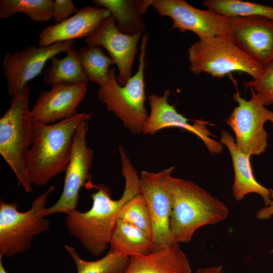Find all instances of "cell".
Listing matches in <instances>:
<instances>
[{
	"instance_id": "1",
	"label": "cell",
	"mask_w": 273,
	"mask_h": 273,
	"mask_svg": "<svg viewBox=\"0 0 273 273\" xmlns=\"http://www.w3.org/2000/svg\"><path fill=\"white\" fill-rule=\"evenodd\" d=\"M121 172L125 179L122 195L113 200L109 188L104 184L94 185L92 180L84 187L96 189L92 207L81 212L75 209L66 219L69 234L75 237L92 255H102L110 246V240L121 207L140 192V177L124 151L120 152Z\"/></svg>"
},
{
	"instance_id": "2",
	"label": "cell",
	"mask_w": 273,
	"mask_h": 273,
	"mask_svg": "<svg viewBox=\"0 0 273 273\" xmlns=\"http://www.w3.org/2000/svg\"><path fill=\"white\" fill-rule=\"evenodd\" d=\"M92 113H77L56 123L32 121L31 146L25 159L30 184L44 186L65 172L69 162L73 137L79 124L90 120Z\"/></svg>"
},
{
	"instance_id": "3",
	"label": "cell",
	"mask_w": 273,
	"mask_h": 273,
	"mask_svg": "<svg viewBox=\"0 0 273 273\" xmlns=\"http://www.w3.org/2000/svg\"><path fill=\"white\" fill-rule=\"evenodd\" d=\"M170 232L173 244L189 243L199 228L218 223L229 214L227 206L194 183L171 176Z\"/></svg>"
},
{
	"instance_id": "4",
	"label": "cell",
	"mask_w": 273,
	"mask_h": 273,
	"mask_svg": "<svg viewBox=\"0 0 273 273\" xmlns=\"http://www.w3.org/2000/svg\"><path fill=\"white\" fill-rule=\"evenodd\" d=\"M148 34L142 37L139 65L136 72L126 84L120 85L117 81L115 69H110L107 80L99 85V99L105 104L133 134L143 132L149 115L145 106L146 100L145 83L146 50Z\"/></svg>"
},
{
	"instance_id": "5",
	"label": "cell",
	"mask_w": 273,
	"mask_h": 273,
	"mask_svg": "<svg viewBox=\"0 0 273 273\" xmlns=\"http://www.w3.org/2000/svg\"><path fill=\"white\" fill-rule=\"evenodd\" d=\"M29 96L27 85L12 97L9 108L0 119V154L27 193L32 191L25 165L26 156L31 146Z\"/></svg>"
},
{
	"instance_id": "6",
	"label": "cell",
	"mask_w": 273,
	"mask_h": 273,
	"mask_svg": "<svg viewBox=\"0 0 273 273\" xmlns=\"http://www.w3.org/2000/svg\"><path fill=\"white\" fill-rule=\"evenodd\" d=\"M188 53L189 69L195 74L205 72L221 78L241 72L255 79L264 68L226 35L199 38L188 49Z\"/></svg>"
},
{
	"instance_id": "7",
	"label": "cell",
	"mask_w": 273,
	"mask_h": 273,
	"mask_svg": "<svg viewBox=\"0 0 273 273\" xmlns=\"http://www.w3.org/2000/svg\"><path fill=\"white\" fill-rule=\"evenodd\" d=\"M55 190L50 186L32 202L26 212L18 210L16 201L8 203L0 200V258L27 251L32 238L47 231L49 221L44 218L46 203L49 195Z\"/></svg>"
},
{
	"instance_id": "8",
	"label": "cell",
	"mask_w": 273,
	"mask_h": 273,
	"mask_svg": "<svg viewBox=\"0 0 273 273\" xmlns=\"http://www.w3.org/2000/svg\"><path fill=\"white\" fill-rule=\"evenodd\" d=\"M251 98L247 101L238 91L233 99L238 106L235 107L226 123L235 132L236 145L243 153L251 156L263 153L268 144L267 133L264 125L273 119V111L265 108L255 90L250 88Z\"/></svg>"
},
{
	"instance_id": "9",
	"label": "cell",
	"mask_w": 273,
	"mask_h": 273,
	"mask_svg": "<svg viewBox=\"0 0 273 273\" xmlns=\"http://www.w3.org/2000/svg\"><path fill=\"white\" fill-rule=\"evenodd\" d=\"M173 166L158 172L143 171L140 177V191L148 204L152 221V251L173 244L170 232L171 197L169 182Z\"/></svg>"
},
{
	"instance_id": "10",
	"label": "cell",
	"mask_w": 273,
	"mask_h": 273,
	"mask_svg": "<svg viewBox=\"0 0 273 273\" xmlns=\"http://www.w3.org/2000/svg\"><path fill=\"white\" fill-rule=\"evenodd\" d=\"M89 120L81 122L75 131L70 159L65 171L62 192L53 206L46 208L44 217L58 212L67 215L74 211L77 207L81 188L92 180L89 171L94 151L87 146L86 139Z\"/></svg>"
},
{
	"instance_id": "11",
	"label": "cell",
	"mask_w": 273,
	"mask_h": 273,
	"mask_svg": "<svg viewBox=\"0 0 273 273\" xmlns=\"http://www.w3.org/2000/svg\"><path fill=\"white\" fill-rule=\"evenodd\" d=\"M75 41L58 42L46 47L32 46L14 53H6L2 66L9 95L12 97L22 90L29 81L40 74L49 60L66 53Z\"/></svg>"
},
{
	"instance_id": "12",
	"label": "cell",
	"mask_w": 273,
	"mask_h": 273,
	"mask_svg": "<svg viewBox=\"0 0 273 273\" xmlns=\"http://www.w3.org/2000/svg\"><path fill=\"white\" fill-rule=\"evenodd\" d=\"M160 16L170 18L173 24L170 30L181 32L192 31L199 38L225 35L229 30L230 18L209 10L194 7L183 0H149Z\"/></svg>"
},
{
	"instance_id": "13",
	"label": "cell",
	"mask_w": 273,
	"mask_h": 273,
	"mask_svg": "<svg viewBox=\"0 0 273 273\" xmlns=\"http://www.w3.org/2000/svg\"><path fill=\"white\" fill-rule=\"evenodd\" d=\"M225 35L264 68L273 64V20L260 16L231 18Z\"/></svg>"
},
{
	"instance_id": "14",
	"label": "cell",
	"mask_w": 273,
	"mask_h": 273,
	"mask_svg": "<svg viewBox=\"0 0 273 273\" xmlns=\"http://www.w3.org/2000/svg\"><path fill=\"white\" fill-rule=\"evenodd\" d=\"M141 35H128L120 31L116 27L115 19L110 14L85 38V41L87 46L102 47L108 51L118 69L117 81L123 86L132 76L133 63Z\"/></svg>"
},
{
	"instance_id": "15",
	"label": "cell",
	"mask_w": 273,
	"mask_h": 273,
	"mask_svg": "<svg viewBox=\"0 0 273 273\" xmlns=\"http://www.w3.org/2000/svg\"><path fill=\"white\" fill-rule=\"evenodd\" d=\"M170 91L164 90L162 96L152 94L148 97L150 113L143 133L153 135L160 130L167 128H178L197 135L211 153L221 152V144L210 137L211 133L202 120H196L193 124L179 114L174 107L169 104L168 98Z\"/></svg>"
},
{
	"instance_id": "16",
	"label": "cell",
	"mask_w": 273,
	"mask_h": 273,
	"mask_svg": "<svg viewBox=\"0 0 273 273\" xmlns=\"http://www.w3.org/2000/svg\"><path fill=\"white\" fill-rule=\"evenodd\" d=\"M86 92L87 85L65 84L41 91L31 109L32 121L53 124L72 116Z\"/></svg>"
},
{
	"instance_id": "17",
	"label": "cell",
	"mask_w": 273,
	"mask_h": 273,
	"mask_svg": "<svg viewBox=\"0 0 273 273\" xmlns=\"http://www.w3.org/2000/svg\"><path fill=\"white\" fill-rule=\"evenodd\" d=\"M110 16V12L104 8L92 6L81 8L64 21L43 29L39 36L38 46L46 47L58 42L86 38Z\"/></svg>"
},
{
	"instance_id": "18",
	"label": "cell",
	"mask_w": 273,
	"mask_h": 273,
	"mask_svg": "<svg viewBox=\"0 0 273 273\" xmlns=\"http://www.w3.org/2000/svg\"><path fill=\"white\" fill-rule=\"evenodd\" d=\"M220 142L227 147L232 158L235 172L232 190L235 199L241 201L248 194L256 193L262 197L265 206H268L271 200L269 189L256 179L250 162L251 156L241 151L228 131H221Z\"/></svg>"
},
{
	"instance_id": "19",
	"label": "cell",
	"mask_w": 273,
	"mask_h": 273,
	"mask_svg": "<svg viewBox=\"0 0 273 273\" xmlns=\"http://www.w3.org/2000/svg\"><path fill=\"white\" fill-rule=\"evenodd\" d=\"M124 273H193L189 260L178 244L130 257Z\"/></svg>"
},
{
	"instance_id": "20",
	"label": "cell",
	"mask_w": 273,
	"mask_h": 273,
	"mask_svg": "<svg viewBox=\"0 0 273 273\" xmlns=\"http://www.w3.org/2000/svg\"><path fill=\"white\" fill-rule=\"evenodd\" d=\"M96 7L108 10L116 20V27L128 35L142 34L145 28L142 17L150 7L149 0H94Z\"/></svg>"
},
{
	"instance_id": "21",
	"label": "cell",
	"mask_w": 273,
	"mask_h": 273,
	"mask_svg": "<svg viewBox=\"0 0 273 273\" xmlns=\"http://www.w3.org/2000/svg\"><path fill=\"white\" fill-rule=\"evenodd\" d=\"M110 247L118 253L130 257L152 252L153 244L151 237L143 230L118 218L111 236Z\"/></svg>"
},
{
	"instance_id": "22",
	"label": "cell",
	"mask_w": 273,
	"mask_h": 273,
	"mask_svg": "<svg viewBox=\"0 0 273 273\" xmlns=\"http://www.w3.org/2000/svg\"><path fill=\"white\" fill-rule=\"evenodd\" d=\"M51 60L50 67L43 73L44 84L51 86L60 84L87 85L88 79L83 71L74 48L71 47L64 58L54 57Z\"/></svg>"
},
{
	"instance_id": "23",
	"label": "cell",
	"mask_w": 273,
	"mask_h": 273,
	"mask_svg": "<svg viewBox=\"0 0 273 273\" xmlns=\"http://www.w3.org/2000/svg\"><path fill=\"white\" fill-rule=\"evenodd\" d=\"M64 247L74 260L77 273H124L130 257L122 255L110 249L102 258L95 261L81 259L75 249L68 244Z\"/></svg>"
},
{
	"instance_id": "24",
	"label": "cell",
	"mask_w": 273,
	"mask_h": 273,
	"mask_svg": "<svg viewBox=\"0 0 273 273\" xmlns=\"http://www.w3.org/2000/svg\"><path fill=\"white\" fill-rule=\"evenodd\" d=\"M203 5L225 17H264L273 20V7L240 0H207Z\"/></svg>"
},
{
	"instance_id": "25",
	"label": "cell",
	"mask_w": 273,
	"mask_h": 273,
	"mask_svg": "<svg viewBox=\"0 0 273 273\" xmlns=\"http://www.w3.org/2000/svg\"><path fill=\"white\" fill-rule=\"evenodd\" d=\"M53 6L52 0H1L0 18L23 13L33 21L44 23L53 18Z\"/></svg>"
},
{
	"instance_id": "26",
	"label": "cell",
	"mask_w": 273,
	"mask_h": 273,
	"mask_svg": "<svg viewBox=\"0 0 273 273\" xmlns=\"http://www.w3.org/2000/svg\"><path fill=\"white\" fill-rule=\"evenodd\" d=\"M83 71L91 81L99 85L108 78L109 67L115 64L113 59L106 55L101 47L86 46L77 50Z\"/></svg>"
},
{
	"instance_id": "27",
	"label": "cell",
	"mask_w": 273,
	"mask_h": 273,
	"mask_svg": "<svg viewBox=\"0 0 273 273\" xmlns=\"http://www.w3.org/2000/svg\"><path fill=\"white\" fill-rule=\"evenodd\" d=\"M118 218L135 225L152 238L153 226L150 212L144 196L140 192L121 207Z\"/></svg>"
},
{
	"instance_id": "28",
	"label": "cell",
	"mask_w": 273,
	"mask_h": 273,
	"mask_svg": "<svg viewBox=\"0 0 273 273\" xmlns=\"http://www.w3.org/2000/svg\"><path fill=\"white\" fill-rule=\"evenodd\" d=\"M247 88H252L264 106L273 104V64L264 68L257 78L245 82Z\"/></svg>"
},
{
	"instance_id": "29",
	"label": "cell",
	"mask_w": 273,
	"mask_h": 273,
	"mask_svg": "<svg viewBox=\"0 0 273 273\" xmlns=\"http://www.w3.org/2000/svg\"><path fill=\"white\" fill-rule=\"evenodd\" d=\"M78 10L72 0L54 1L53 18L55 24L66 20L71 14L76 13Z\"/></svg>"
},
{
	"instance_id": "30",
	"label": "cell",
	"mask_w": 273,
	"mask_h": 273,
	"mask_svg": "<svg viewBox=\"0 0 273 273\" xmlns=\"http://www.w3.org/2000/svg\"><path fill=\"white\" fill-rule=\"evenodd\" d=\"M270 202L267 206L258 209L256 213V218L259 220H266L273 216V190L269 189Z\"/></svg>"
},
{
	"instance_id": "31",
	"label": "cell",
	"mask_w": 273,
	"mask_h": 273,
	"mask_svg": "<svg viewBox=\"0 0 273 273\" xmlns=\"http://www.w3.org/2000/svg\"><path fill=\"white\" fill-rule=\"evenodd\" d=\"M194 273H223V267L220 265L199 268Z\"/></svg>"
},
{
	"instance_id": "32",
	"label": "cell",
	"mask_w": 273,
	"mask_h": 273,
	"mask_svg": "<svg viewBox=\"0 0 273 273\" xmlns=\"http://www.w3.org/2000/svg\"><path fill=\"white\" fill-rule=\"evenodd\" d=\"M2 260V258H0V273H8L3 265Z\"/></svg>"
},
{
	"instance_id": "33",
	"label": "cell",
	"mask_w": 273,
	"mask_h": 273,
	"mask_svg": "<svg viewBox=\"0 0 273 273\" xmlns=\"http://www.w3.org/2000/svg\"><path fill=\"white\" fill-rule=\"evenodd\" d=\"M271 253H273V249L270 252Z\"/></svg>"
},
{
	"instance_id": "34",
	"label": "cell",
	"mask_w": 273,
	"mask_h": 273,
	"mask_svg": "<svg viewBox=\"0 0 273 273\" xmlns=\"http://www.w3.org/2000/svg\"><path fill=\"white\" fill-rule=\"evenodd\" d=\"M271 122H272V123H273V119H272V120L271 121Z\"/></svg>"
}]
</instances>
